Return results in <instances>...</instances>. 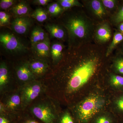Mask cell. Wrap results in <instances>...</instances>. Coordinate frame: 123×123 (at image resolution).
Listing matches in <instances>:
<instances>
[{"label":"cell","instance_id":"e575fe53","mask_svg":"<svg viewBox=\"0 0 123 123\" xmlns=\"http://www.w3.org/2000/svg\"><path fill=\"white\" fill-rule=\"evenodd\" d=\"M7 112H9L7 108L4 103H2V102H0V114H5Z\"/></svg>","mask_w":123,"mask_h":123},{"label":"cell","instance_id":"2e32d148","mask_svg":"<svg viewBox=\"0 0 123 123\" xmlns=\"http://www.w3.org/2000/svg\"><path fill=\"white\" fill-rule=\"evenodd\" d=\"M109 57L108 68L112 72L123 76V54L116 51Z\"/></svg>","mask_w":123,"mask_h":123},{"label":"cell","instance_id":"8d00e7d4","mask_svg":"<svg viewBox=\"0 0 123 123\" xmlns=\"http://www.w3.org/2000/svg\"><path fill=\"white\" fill-rule=\"evenodd\" d=\"M117 30L123 34V22L118 24L116 26Z\"/></svg>","mask_w":123,"mask_h":123},{"label":"cell","instance_id":"5bb4252c","mask_svg":"<svg viewBox=\"0 0 123 123\" xmlns=\"http://www.w3.org/2000/svg\"><path fill=\"white\" fill-rule=\"evenodd\" d=\"M29 67L36 79L43 77L47 72L49 66L46 60L37 59L28 62Z\"/></svg>","mask_w":123,"mask_h":123},{"label":"cell","instance_id":"d4e9b609","mask_svg":"<svg viewBox=\"0 0 123 123\" xmlns=\"http://www.w3.org/2000/svg\"><path fill=\"white\" fill-rule=\"evenodd\" d=\"M107 12L109 18L116 11L120 1L118 0H101Z\"/></svg>","mask_w":123,"mask_h":123},{"label":"cell","instance_id":"7a4b0ae2","mask_svg":"<svg viewBox=\"0 0 123 123\" xmlns=\"http://www.w3.org/2000/svg\"><path fill=\"white\" fill-rule=\"evenodd\" d=\"M61 24L65 28L70 48L79 47L94 42L96 25L84 8L78 7L64 14Z\"/></svg>","mask_w":123,"mask_h":123},{"label":"cell","instance_id":"d6a6232c","mask_svg":"<svg viewBox=\"0 0 123 123\" xmlns=\"http://www.w3.org/2000/svg\"><path fill=\"white\" fill-rule=\"evenodd\" d=\"M15 2L13 0H0V7L2 9H7L14 5Z\"/></svg>","mask_w":123,"mask_h":123},{"label":"cell","instance_id":"7402d4cb","mask_svg":"<svg viewBox=\"0 0 123 123\" xmlns=\"http://www.w3.org/2000/svg\"><path fill=\"white\" fill-rule=\"evenodd\" d=\"M123 40V34L117 30L113 34L112 39L108 45L106 52V56L108 57L112 54L119 44Z\"/></svg>","mask_w":123,"mask_h":123},{"label":"cell","instance_id":"ba28073f","mask_svg":"<svg viewBox=\"0 0 123 123\" xmlns=\"http://www.w3.org/2000/svg\"><path fill=\"white\" fill-rule=\"evenodd\" d=\"M111 25L109 21H106L96 25L94 37V42L97 44L107 45L112 39Z\"/></svg>","mask_w":123,"mask_h":123},{"label":"cell","instance_id":"ac0fdd59","mask_svg":"<svg viewBox=\"0 0 123 123\" xmlns=\"http://www.w3.org/2000/svg\"><path fill=\"white\" fill-rule=\"evenodd\" d=\"M32 48L37 59L46 60L50 55L51 46L49 38L36 44Z\"/></svg>","mask_w":123,"mask_h":123},{"label":"cell","instance_id":"6da1fadb","mask_svg":"<svg viewBox=\"0 0 123 123\" xmlns=\"http://www.w3.org/2000/svg\"><path fill=\"white\" fill-rule=\"evenodd\" d=\"M107 46L93 42L69 48L55 77L43 81L46 93L68 107L79 101L102 82L109 64Z\"/></svg>","mask_w":123,"mask_h":123},{"label":"cell","instance_id":"83f0119b","mask_svg":"<svg viewBox=\"0 0 123 123\" xmlns=\"http://www.w3.org/2000/svg\"><path fill=\"white\" fill-rule=\"evenodd\" d=\"M57 1L65 11L73 7H84L82 3L77 0H58Z\"/></svg>","mask_w":123,"mask_h":123},{"label":"cell","instance_id":"f546056e","mask_svg":"<svg viewBox=\"0 0 123 123\" xmlns=\"http://www.w3.org/2000/svg\"><path fill=\"white\" fill-rule=\"evenodd\" d=\"M24 111L18 115L17 123H42L31 116L29 112Z\"/></svg>","mask_w":123,"mask_h":123},{"label":"cell","instance_id":"e0dca14e","mask_svg":"<svg viewBox=\"0 0 123 123\" xmlns=\"http://www.w3.org/2000/svg\"><path fill=\"white\" fill-rule=\"evenodd\" d=\"M120 120L108 109L98 112L90 123H119Z\"/></svg>","mask_w":123,"mask_h":123},{"label":"cell","instance_id":"4dcf8cb0","mask_svg":"<svg viewBox=\"0 0 123 123\" xmlns=\"http://www.w3.org/2000/svg\"><path fill=\"white\" fill-rule=\"evenodd\" d=\"M18 114L10 112L0 114V123H17Z\"/></svg>","mask_w":123,"mask_h":123},{"label":"cell","instance_id":"4316f807","mask_svg":"<svg viewBox=\"0 0 123 123\" xmlns=\"http://www.w3.org/2000/svg\"><path fill=\"white\" fill-rule=\"evenodd\" d=\"M57 123H76L68 108L62 110L58 118Z\"/></svg>","mask_w":123,"mask_h":123},{"label":"cell","instance_id":"277c9868","mask_svg":"<svg viewBox=\"0 0 123 123\" xmlns=\"http://www.w3.org/2000/svg\"><path fill=\"white\" fill-rule=\"evenodd\" d=\"M61 104L46 93L36 99L26 109L31 116L42 123H57L62 111Z\"/></svg>","mask_w":123,"mask_h":123},{"label":"cell","instance_id":"7c38bea8","mask_svg":"<svg viewBox=\"0 0 123 123\" xmlns=\"http://www.w3.org/2000/svg\"><path fill=\"white\" fill-rule=\"evenodd\" d=\"M108 109L120 120L123 119V92L110 93Z\"/></svg>","mask_w":123,"mask_h":123},{"label":"cell","instance_id":"f1b7e54d","mask_svg":"<svg viewBox=\"0 0 123 123\" xmlns=\"http://www.w3.org/2000/svg\"><path fill=\"white\" fill-rule=\"evenodd\" d=\"M48 13L47 11L42 8L36 9L31 14V17L39 22H43L48 18Z\"/></svg>","mask_w":123,"mask_h":123},{"label":"cell","instance_id":"9a60e30c","mask_svg":"<svg viewBox=\"0 0 123 123\" xmlns=\"http://www.w3.org/2000/svg\"><path fill=\"white\" fill-rule=\"evenodd\" d=\"M32 20L29 16L16 17L11 24L12 30L19 34H24L31 26Z\"/></svg>","mask_w":123,"mask_h":123},{"label":"cell","instance_id":"8992f818","mask_svg":"<svg viewBox=\"0 0 123 123\" xmlns=\"http://www.w3.org/2000/svg\"><path fill=\"white\" fill-rule=\"evenodd\" d=\"M86 12L96 25L108 21L109 17L101 0L82 1Z\"/></svg>","mask_w":123,"mask_h":123},{"label":"cell","instance_id":"ffe728a7","mask_svg":"<svg viewBox=\"0 0 123 123\" xmlns=\"http://www.w3.org/2000/svg\"><path fill=\"white\" fill-rule=\"evenodd\" d=\"M63 44L60 42L54 43L51 46L50 55L54 65L57 66L63 58Z\"/></svg>","mask_w":123,"mask_h":123},{"label":"cell","instance_id":"d6986e66","mask_svg":"<svg viewBox=\"0 0 123 123\" xmlns=\"http://www.w3.org/2000/svg\"><path fill=\"white\" fill-rule=\"evenodd\" d=\"M44 27L51 37L63 40L68 39L67 31L62 25L48 24Z\"/></svg>","mask_w":123,"mask_h":123},{"label":"cell","instance_id":"1f68e13d","mask_svg":"<svg viewBox=\"0 0 123 123\" xmlns=\"http://www.w3.org/2000/svg\"><path fill=\"white\" fill-rule=\"evenodd\" d=\"M10 15L4 11L0 12V25H6L9 24L10 22Z\"/></svg>","mask_w":123,"mask_h":123},{"label":"cell","instance_id":"52a82bcc","mask_svg":"<svg viewBox=\"0 0 123 123\" xmlns=\"http://www.w3.org/2000/svg\"><path fill=\"white\" fill-rule=\"evenodd\" d=\"M0 102L10 113L18 114L23 111L21 97L18 87L1 95Z\"/></svg>","mask_w":123,"mask_h":123},{"label":"cell","instance_id":"d590c367","mask_svg":"<svg viewBox=\"0 0 123 123\" xmlns=\"http://www.w3.org/2000/svg\"><path fill=\"white\" fill-rule=\"evenodd\" d=\"M116 51L119 52L123 54V40L116 49Z\"/></svg>","mask_w":123,"mask_h":123},{"label":"cell","instance_id":"5b68a950","mask_svg":"<svg viewBox=\"0 0 123 123\" xmlns=\"http://www.w3.org/2000/svg\"><path fill=\"white\" fill-rule=\"evenodd\" d=\"M18 87L21 97L23 111H25L36 99L46 92V86L44 82L38 79Z\"/></svg>","mask_w":123,"mask_h":123},{"label":"cell","instance_id":"603a6c76","mask_svg":"<svg viewBox=\"0 0 123 123\" xmlns=\"http://www.w3.org/2000/svg\"><path fill=\"white\" fill-rule=\"evenodd\" d=\"M11 11L16 18L27 16L30 10L29 5L25 1H23L13 6Z\"/></svg>","mask_w":123,"mask_h":123},{"label":"cell","instance_id":"44dd1931","mask_svg":"<svg viewBox=\"0 0 123 123\" xmlns=\"http://www.w3.org/2000/svg\"><path fill=\"white\" fill-rule=\"evenodd\" d=\"M49 38L48 34L42 27L38 26L35 27L31 31V42L32 48L36 44Z\"/></svg>","mask_w":123,"mask_h":123},{"label":"cell","instance_id":"cb8c5ba5","mask_svg":"<svg viewBox=\"0 0 123 123\" xmlns=\"http://www.w3.org/2000/svg\"><path fill=\"white\" fill-rule=\"evenodd\" d=\"M108 21L112 26L116 27L123 22V1H120L116 11L110 16Z\"/></svg>","mask_w":123,"mask_h":123},{"label":"cell","instance_id":"30bf717a","mask_svg":"<svg viewBox=\"0 0 123 123\" xmlns=\"http://www.w3.org/2000/svg\"><path fill=\"white\" fill-rule=\"evenodd\" d=\"M0 43L5 49L9 52H23L26 51V47L10 33H1Z\"/></svg>","mask_w":123,"mask_h":123},{"label":"cell","instance_id":"74e56055","mask_svg":"<svg viewBox=\"0 0 123 123\" xmlns=\"http://www.w3.org/2000/svg\"><path fill=\"white\" fill-rule=\"evenodd\" d=\"M119 123H123V119L120 120V122H119Z\"/></svg>","mask_w":123,"mask_h":123},{"label":"cell","instance_id":"4fadbf2b","mask_svg":"<svg viewBox=\"0 0 123 123\" xmlns=\"http://www.w3.org/2000/svg\"><path fill=\"white\" fill-rule=\"evenodd\" d=\"M11 76L7 64L1 62L0 64V93L4 94L15 88L12 87Z\"/></svg>","mask_w":123,"mask_h":123},{"label":"cell","instance_id":"484cf974","mask_svg":"<svg viewBox=\"0 0 123 123\" xmlns=\"http://www.w3.org/2000/svg\"><path fill=\"white\" fill-rule=\"evenodd\" d=\"M48 13L54 17L62 15L65 12L63 9L57 1L49 4L47 6Z\"/></svg>","mask_w":123,"mask_h":123},{"label":"cell","instance_id":"836d02e7","mask_svg":"<svg viewBox=\"0 0 123 123\" xmlns=\"http://www.w3.org/2000/svg\"><path fill=\"white\" fill-rule=\"evenodd\" d=\"M51 1L50 0H35L33 1V2L34 5L44 6L48 5Z\"/></svg>","mask_w":123,"mask_h":123},{"label":"cell","instance_id":"9c48e42d","mask_svg":"<svg viewBox=\"0 0 123 123\" xmlns=\"http://www.w3.org/2000/svg\"><path fill=\"white\" fill-rule=\"evenodd\" d=\"M102 82L110 93L123 92V76L112 72L108 68V65Z\"/></svg>","mask_w":123,"mask_h":123},{"label":"cell","instance_id":"8fae6325","mask_svg":"<svg viewBox=\"0 0 123 123\" xmlns=\"http://www.w3.org/2000/svg\"><path fill=\"white\" fill-rule=\"evenodd\" d=\"M15 70L18 87L37 79L30 68L27 62L20 64Z\"/></svg>","mask_w":123,"mask_h":123},{"label":"cell","instance_id":"3957f363","mask_svg":"<svg viewBox=\"0 0 123 123\" xmlns=\"http://www.w3.org/2000/svg\"><path fill=\"white\" fill-rule=\"evenodd\" d=\"M110 92L102 82L69 107L76 123H90L98 112L108 109Z\"/></svg>","mask_w":123,"mask_h":123}]
</instances>
